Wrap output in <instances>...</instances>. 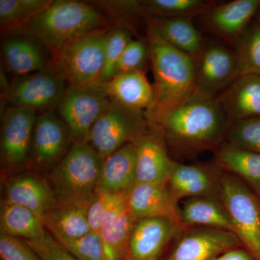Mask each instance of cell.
<instances>
[{"mask_svg":"<svg viewBox=\"0 0 260 260\" xmlns=\"http://www.w3.org/2000/svg\"><path fill=\"white\" fill-rule=\"evenodd\" d=\"M158 126L174 151L194 156L218 148L226 138L230 123L218 97L191 98L168 114Z\"/></svg>","mask_w":260,"mask_h":260,"instance_id":"cell-1","label":"cell"},{"mask_svg":"<svg viewBox=\"0 0 260 260\" xmlns=\"http://www.w3.org/2000/svg\"><path fill=\"white\" fill-rule=\"evenodd\" d=\"M154 77V102L145 112L149 124L158 126L172 111L192 97L196 83L194 57L164 42L147 28Z\"/></svg>","mask_w":260,"mask_h":260,"instance_id":"cell-2","label":"cell"},{"mask_svg":"<svg viewBox=\"0 0 260 260\" xmlns=\"http://www.w3.org/2000/svg\"><path fill=\"white\" fill-rule=\"evenodd\" d=\"M109 25L107 17L91 3L51 0L23 28L12 34L35 38L53 56L72 41L95 30L109 28Z\"/></svg>","mask_w":260,"mask_h":260,"instance_id":"cell-3","label":"cell"},{"mask_svg":"<svg viewBox=\"0 0 260 260\" xmlns=\"http://www.w3.org/2000/svg\"><path fill=\"white\" fill-rule=\"evenodd\" d=\"M102 165V157L88 143L73 142L51 174L57 200L91 203L96 195Z\"/></svg>","mask_w":260,"mask_h":260,"instance_id":"cell-4","label":"cell"},{"mask_svg":"<svg viewBox=\"0 0 260 260\" xmlns=\"http://www.w3.org/2000/svg\"><path fill=\"white\" fill-rule=\"evenodd\" d=\"M219 198L241 244L260 260V202L241 179L228 173H219Z\"/></svg>","mask_w":260,"mask_h":260,"instance_id":"cell-5","label":"cell"},{"mask_svg":"<svg viewBox=\"0 0 260 260\" xmlns=\"http://www.w3.org/2000/svg\"><path fill=\"white\" fill-rule=\"evenodd\" d=\"M108 30L102 29L82 36L53 56L54 64L69 85H90L100 80L105 67Z\"/></svg>","mask_w":260,"mask_h":260,"instance_id":"cell-6","label":"cell"},{"mask_svg":"<svg viewBox=\"0 0 260 260\" xmlns=\"http://www.w3.org/2000/svg\"><path fill=\"white\" fill-rule=\"evenodd\" d=\"M148 126L144 112L130 109L112 100L84 141L91 145L104 159L124 145L134 143Z\"/></svg>","mask_w":260,"mask_h":260,"instance_id":"cell-7","label":"cell"},{"mask_svg":"<svg viewBox=\"0 0 260 260\" xmlns=\"http://www.w3.org/2000/svg\"><path fill=\"white\" fill-rule=\"evenodd\" d=\"M111 103L102 84L69 85L56 112L69 129L73 142L84 141Z\"/></svg>","mask_w":260,"mask_h":260,"instance_id":"cell-8","label":"cell"},{"mask_svg":"<svg viewBox=\"0 0 260 260\" xmlns=\"http://www.w3.org/2000/svg\"><path fill=\"white\" fill-rule=\"evenodd\" d=\"M69 83L54 63L45 69L18 77L10 83V105L34 109L38 113L56 110Z\"/></svg>","mask_w":260,"mask_h":260,"instance_id":"cell-9","label":"cell"},{"mask_svg":"<svg viewBox=\"0 0 260 260\" xmlns=\"http://www.w3.org/2000/svg\"><path fill=\"white\" fill-rule=\"evenodd\" d=\"M196 57V83L191 98H215L239 77L237 56L227 48L210 44L203 47Z\"/></svg>","mask_w":260,"mask_h":260,"instance_id":"cell-10","label":"cell"},{"mask_svg":"<svg viewBox=\"0 0 260 260\" xmlns=\"http://www.w3.org/2000/svg\"><path fill=\"white\" fill-rule=\"evenodd\" d=\"M39 113L28 108L10 105L2 116V160L10 167H20L30 160L32 137Z\"/></svg>","mask_w":260,"mask_h":260,"instance_id":"cell-11","label":"cell"},{"mask_svg":"<svg viewBox=\"0 0 260 260\" xmlns=\"http://www.w3.org/2000/svg\"><path fill=\"white\" fill-rule=\"evenodd\" d=\"M133 143L136 164L135 184L167 185L177 162L169 157L161 129L149 124Z\"/></svg>","mask_w":260,"mask_h":260,"instance_id":"cell-12","label":"cell"},{"mask_svg":"<svg viewBox=\"0 0 260 260\" xmlns=\"http://www.w3.org/2000/svg\"><path fill=\"white\" fill-rule=\"evenodd\" d=\"M72 143L71 133L55 110L39 112L30 159L38 167H55L68 153Z\"/></svg>","mask_w":260,"mask_h":260,"instance_id":"cell-13","label":"cell"},{"mask_svg":"<svg viewBox=\"0 0 260 260\" xmlns=\"http://www.w3.org/2000/svg\"><path fill=\"white\" fill-rule=\"evenodd\" d=\"M183 227L180 222L167 218L137 220L130 238L129 260H158Z\"/></svg>","mask_w":260,"mask_h":260,"instance_id":"cell-14","label":"cell"},{"mask_svg":"<svg viewBox=\"0 0 260 260\" xmlns=\"http://www.w3.org/2000/svg\"><path fill=\"white\" fill-rule=\"evenodd\" d=\"M240 245L234 232L206 228L183 236L167 260H212Z\"/></svg>","mask_w":260,"mask_h":260,"instance_id":"cell-15","label":"cell"},{"mask_svg":"<svg viewBox=\"0 0 260 260\" xmlns=\"http://www.w3.org/2000/svg\"><path fill=\"white\" fill-rule=\"evenodd\" d=\"M3 62L15 78L37 73L54 63L49 50L37 39L25 34H11L2 44Z\"/></svg>","mask_w":260,"mask_h":260,"instance_id":"cell-16","label":"cell"},{"mask_svg":"<svg viewBox=\"0 0 260 260\" xmlns=\"http://www.w3.org/2000/svg\"><path fill=\"white\" fill-rule=\"evenodd\" d=\"M3 203L23 207L42 219L55 206L57 198L54 189L44 179L24 174L8 181Z\"/></svg>","mask_w":260,"mask_h":260,"instance_id":"cell-17","label":"cell"},{"mask_svg":"<svg viewBox=\"0 0 260 260\" xmlns=\"http://www.w3.org/2000/svg\"><path fill=\"white\" fill-rule=\"evenodd\" d=\"M218 98L230 125L260 117V75L238 77Z\"/></svg>","mask_w":260,"mask_h":260,"instance_id":"cell-18","label":"cell"},{"mask_svg":"<svg viewBox=\"0 0 260 260\" xmlns=\"http://www.w3.org/2000/svg\"><path fill=\"white\" fill-rule=\"evenodd\" d=\"M128 208L137 220L167 218L179 221V208L167 184H135L128 194Z\"/></svg>","mask_w":260,"mask_h":260,"instance_id":"cell-19","label":"cell"},{"mask_svg":"<svg viewBox=\"0 0 260 260\" xmlns=\"http://www.w3.org/2000/svg\"><path fill=\"white\" fill-rule=\"evenodd\" d=\"M90 205L57 200L55 206L43 217L42 223L58 242L80 239L91 232L88 220Z\"/></svg>","mask_w":260,"mask_h":260,"instance_id":"cell-20","label":"cell"},{"mask_svg":"<svg viewBox=\"0 0 260 260\" xmlns=\"http://www.w3.org/2000/svg\"><path fill=\"white\" fill-rule=\"evenodd\" d=\"M260 6V0H234L204 13L207 26L228 41H237Z\"/></svg>","mask_w":260,"mask_h":260,"instance_id":"cell-21","label":"cell"},{"mask_svg":"<svg viewBox=\"0 0 260 260\" xmlns=\"http://www.w3.org/2000/svg\"><path fill=\"white\" fill-rule=\"evenodd\" d=\"M167 185L177 203L185 198H215L219 194V174L204 166L176 162Z\"/></svg>","mask_w":260,"mask_h":260,"instance_id":"cell-22","label":"cell"},{"mask_svg":"<svg viewBox=\"0 0 260 260\" xmlns=\"http://www.w3.org/2000/svg\"><path fill=\"white\" fill-rule=\"evenodd\" d=\"M104 87L112 100L124 107L145 112L153 106V85L143 70L116 74Z\"/></svg>","mask_w":260,"mask_h":260,"instance_id":"cell-23","label":"cell"},{"mask_svg":"<svg viewBox=\"0 0 260 260\" xmlns=\"http://www.w3.org/2000/svg\"><path fill=\"white\" fill-rule=\"evenodd\" d=\"M136 183L134 143H128L103 159L97 191L129 193Z\"/></svg>","mask_w":260,"mask_h":260,"instance_id":"cell-24","label":"cell"},{"mask_svg":"<svg viewBox=\"0 0 260 260\" xmlns=\"http://www.w3.org/2000/svg\"><path fill=\"white\" fill-rule=\"evenodd\" d=\"M147 22L150 31L192 57L198 56L204 47L201 34L193 25L191 19L149 18Z\"/></svg>","mask_w":260,"mask_h":260,"instance_id":"cell-25","label":"cell"},{"mask_svg":"<svg viewBox=\"0 0 260 260\" xmlns=\"http://www.w3.org/2000/svg\"><path fill=\"white\" fill-rule=\"evenodd\" d=\"M179 221L185 225H204L234 232L230 217L221 202L215 198H192L179 208Z\"/></svg>","mask_w":260,"mask_h":260,"instance_id":"cell-26","label":"cell"},{"mask_svg":"<svg viewBox=\"0 0 260 260\" xmlns=\"http://www.w3.org/2000/svg\"><path fill=\"white\" fill-rule=\"evenodd\" d=\"M215 162L219 167L249 183L260 197V154L226 143L219 149Z\"/></svg>","mask_w":260,"mask_h":260,"instance_id":"cell-27","label":"cell"},{"mask_svg":"<svg viewBox=\"0 0 260 260\" xmlns=\"http://www.w3.org/2000/svg\"><path fill=\"white\" fill-rule=\"evenodd\" d=\"M136 221L127 205L99 232L108 259L129 260L130 238Z\"/></svg>","mask_w":260,"mask_h":260,"instance_id":"cell-28","label":"cell"},{"mask_svg":"<svg viewBox=\"0 0 260 260\" xmlns=\"http://www.w3.org/2000/svg\"><path fill=\"white\" fill-rule=\"evenodd\" d=\"M0 229L1 234L26 241L41 239L47 233L37 214L23 207L5 203L2 205Z\"/></svg>","mask_w":260,"mask_h":260,"instance_id":"cell-29","label":"cell"},{"mask_svg":"<svg viewBox=\"0 0 260 260\" xmlns=\"http://www.w3.org/2000/svg\"><path fill=\"white\" fill-rule=\"evenodd\" d=\"M147 19L189 18L203 15L215 6L211 1L204 0H145L141 1Z\"/></svg>","mask_w":260,"mask_h":260,"instance_id":"cell-30","label":"cell"},{"mask_svg":"<svg viewBox=\"0 0 260 260\" xmlns=\"http://www.w3.org/2000/svg\"><path fill=\"white\" fill-rule=\"evenodd\" d=\"M51 0H0V26L10 34L23 28Z\"/></svg>","mask_w":260,"mask_h":260,"instance_id":"cell-31","label":"cell"},{"mask_svg":"<svg viewBox=\"0 0 260 260\" xmlns=\"http://www.w3.org/2000/svg\"><path fill=\"white\" fill-rule=\"evenodd\" d=\"M128 194L129 193L96 191L88 210V224L92 232H100L109 220L126 209Z\"/></svg>","mask_w":260,"mask_h":260,"instance_id":"cell-32","label":"cell"},{"mask_svg":"<svg viewBox=\"0 0 260 260\" xmlns=\"http://www.w3.org/2000/svg\"><path fill=\"white\" fill-rule=\"evenodd\" d=\"M238 75H260V24L246 29L237 40Z\"/></svg>","mask_w":260,"mask_h":260,"instance_id":"cell-33","label":"cell"},{"mask_svg":"<svg viewBox=\"0 0 260 260\" xmlns=\"http://www.w3.org/2000/svg\"><path fill=\"white\" fill-rule=\"evenodd\" d=\"M131 29L122 26L109 28L105 47V67L98 83L105 85L115 75L116 67L126 46L133 39Z\"/></svg>","mask_w":260,"mask_h":260,"instance_id":"cell-34","label":"cell"},{"mask_svg":"<svg viewBox=\"0 0 260 260\" xmlns=\"http://www.w3.org/2000/svg\"><path fill=\"white\" fill-rule=\"evenodd\" d=\"M226 139L228 143L260 154V117L231 124Z\"/></svg>","mask_w":260,"mask_h":260,"instance_id":"cell-35","label":"cell"},{"mask_svg":"<svg viewBox=\"0 0 260 260\" xmlns=\"http://www.w3.org/2000/svg\"><path fill=\"white\" fill-rule=\"evenodd\" d=\"M148 60L150 61V53L148 39H133L126 46L118 61L115 75L135 70L145 71Z\"/></svg>","mask_w":260,"mask_h":260,"instance_id":"cell-36","label":"cell"},{"mask_svg":"<svg viewBox=\"0 0 260 260\" xmlns=\"http://www.w3.org/2000/svg\"><path fill=\"white\" fill-rule=\"evenodd\" d=\"M60 244L78 260H109L99 233L91 232L80 239L64 241Z\"/></svg>","mask_w":260,"mask_h":260,"instance_id":"cell-37","label":"cell"},{"mask_svg":"<svg viewBox=\"0 0 260 260\" xmlns=\"http://www.w3.org/2000/svg\"><path fill=\"white\" fill-rule=\"evenodd\" d=\"M91 3L109 18L124 19L146 17L141 1H96ZM147 18V17H146Z\"/></svg>","mask_w":260,"mask_h":260,"instance_id":"cell-38","label":"cell"},{"mask_svg":"<svg viewBox=\"0 0 260 260\" xmlns=\"http://www.w3.org/2000/svg\"><path fill=\"white\" fill-rule=\"evenodd\" d=\"M0 256L2 260H42L25 240L3 234L0 236Z\"/></svg>","mask_w":260,"mask_h":260,"instance_id":"cell-39","label":"cell"},{"mask_svg":"<svg viewBox=\"0 0 260 260\" xmlns=\"http://www.w3.org/2000/svg\"><path fill=\"white\" fill-rule=\"evenodd\" d=\"M25 241L42 260H78L48 232L41 239Z\"/></svg>","mask_w":260,"mask_h":260,"instance_id":"cell-40","label":"cell"},{"mask_svg":"<svg viewBox=\"0 0 260 260\" xmlns=\"http://www.w3.org/2000/svg\"><path fill=\"white\" fill-rule=\"evenodd\" d=\"M212 260H254L247 251L234 248L220 254Z\"/></svg>","mask_w":260,"mask_h":260,"instance_id":"cell-41","label":"cell"},{"mask_svg":"<svg viewBox=\"0 0 260 260\" xmlns=\"http://www.w3.org/2000/svg\"><path fill=\"white\" fill-rule=\"evenodd\" d=\"M257 23L260 24V13H259V17H258Z\"/></svg>","mask_w":260,"mask_h":260,"instance_id":"cell-42","label":"cell"}]
</instances>
